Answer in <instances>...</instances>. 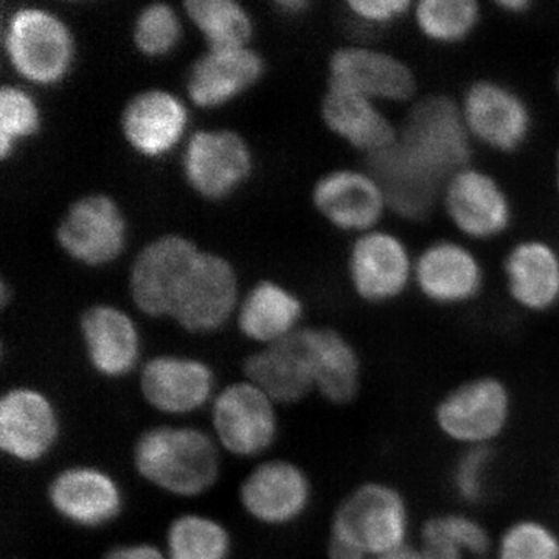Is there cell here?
I'll list each match as a JSON object with an SVG mask.
<instances>
[{"mask_svg": "<svg viewBox=\"0 0 559 559\" xmlns=\"http://www.w3.org/2000/svg\"><path fill=\"white\" fill-rule=\"evenodd\" d=\"M412 511L388 481H364L341 500L331 518L330 559H377L409 546Z\"/></svg>", "mask_w": 559, "mask_h": 559, "instance_id": "1", "label": "cell"}, {"mask_svg": "<svg viewBox=\"0 0 559 559\" xmlns=\"http://www.w3.org/2000/svg\"><path fill=\"white\" fill-rule=\"evenodd\" d=\"M132 463L139 476L160 491L200 498L219 479V444L191 426H154L140 433Z\"/></svg>", "mask_w": 559, "mask_h": 559, "instance_id": "2", "label": "cell"}, {"mask_svg": "<svg viewBox=\"0 0 559 559\" xmlns=\"http://www.w3.org/2000/svg\"><path fill=\"white\" fill-rule=\"evenodd\" d=\"M471 140L460 103L429 95L412 106L396 143L407 159L447 186L455 173L469 167Z\"/></svg>", "mask_w": 559, "mask_h": 559, "instance_id": "3", "label": "cell"}, {"mask_svg": "<svg viewBox=\"0 0 559 559\" xmlns=\"http://www.w3.org/2000/svg\"><path fill=\"white\" fill-rule=\"evenodd\" d=\"M513 396L498 377L481 374L448 390L436 404L433 423L441 436L462 450L492 448L509 429Z\"/></svg>", "mask_w": 559, "mask_h": 559, "instance_id": "4", "label": "cell"}, {"mask_svg": "<svg viewBox=\"0 0 559 559\" xmlns=\"http://www.w3.org/2000/svg\"><path fill=\"white\" fill-rule=\"evenodd\" d=\"M3 50L21 79L36 86H53L72 68L75 43L60 16L39 7H24L7 22Z\"/></svg>", "mask_w": 559, "mask_h": 559, "instance_id": "5", "label": "cell"}, {"mask_svg": "<svg viewBox=\"0 0 559 559\" xmlns=\"http://www.w3.org/2000/svg\"><path fill=\"white\" fill-rule=\"evenodd\" d=\"M202 250L182 235H162L143 246L132 261V304L150 318H173L180 290L197 266Z\"/></svg>", "mask_w": 559, "mask_h": 559, "instance_id": "6", "label": "cell"}, {"mask_svg": "<svg viewBox=\"0 0 559 559\" xmlns=\"http://www.w3.org/2000/svg\"><path fill=\"white\" fill-rule=\"evenodd\" d=\"M212 425L221 450L235 457H259L277 439V404L252 382H234L213 399Z\"/></svg>", "mask_w": 559, "mask_h": 559, "instance_id": "7", "label": "cell"}, {"mask_svg": "<svg viewBox=\"0 0 559 559\" xmlns=\"http://www.w3.org/2000/svg\"><path fill=\"white\" fill-rule=\"evenodd\" d=\"M66 255L90 267L114 263L127 246L128 224L116 200L103 193L86 194L66 210L55 231Z\"/></svg>", "mask_w": 559, "mask_h": 559, "instance_id": "8", "label": "cell"}, {"mask_svg": "<svg viewBox=\"0 0 559 559\" xmlns=\"http://www.w3.org/2000/svg\"><path fill=\"white\" fill-rule=\"evenodd\" d=\"M460 108L471 138L496 153H516L532 135L533 117L527 102L500 81H474Z\"/></svg>", "mask_w": 559, "mask_h": 559, "instance_id": "9", "label": "cell"}, {"mask_svg": "<svg viewBox=\"0 0 559 559\" xmlns=\"http://www.w3.org/2000/svg\"><path fill=\"white\" fill-rule=\"evenodd\" d=\"M248 142L234 130H201L191 134L182 156L190 189L209 201L229 198L252 173Z\"/></svg>", "mask_w": 559, "mask_h": 559, "instance_id": "10", "label": "cell"}, {"mask_svg": "<svg viewBox=\"0 0 559 559\" xmlns=\"http://www.w3.org/2000/svg\"><path fill=\"white\" fill-rule=\"evenodd\" d=\"M238 277L230 261L202 250L180 290L173 320L191 334L215 333L238 311Z\"/></svg>", "mask_w": 559, "mask_h": 559, "instance_id": "11", "label": "cell"}, {"mask_svg": "<svg viewBox=\"0 0 559 559\" xmlns=\"http://www.w3.org/2000/svg\"><path fill=\"white\" fill-rule=\"evenodd\" d=\"M53 401L38 389L11 388L0 399V450L16 462L38 463L60 440Z\"/></svg>", "mask_w": 559, "mask_h": 559, "instance_id": "12", "label": "cell"}, {"mask_svg": "<svg viewBox=\"0 0 559 559\" xmlns=\"http://www.w3.org/2000/svg\"><path fill=\"white\" fill-rule=\"evenodd\" d=\"M415 263L399 235L371 230L359 235L348 255V277L359 299L384 305L400 299L414 278Z\"/></svg>", "mask_w": 559, "mask_h": 559, "instance_id": "13", "label": "cell"}, {"mask_svg": "<svg viewBox=\"0 0 559 559\" xmlns=\"http://www.w3.org/2000/svg\"><path fill=\"white\" fill-rule=\"evenodd\" d=\"M443 204L455 229L473 240H495L513 223L509 193L498 179L479 168L455 173L444 186Z\"/></svg>", "mask_w": 559, "mask_h": 559, "instance_id": "14", "label": "cell"}, {"mask_svg": "<svg viewBox=\"0 0 559 559\" xmlns=\"http://www.w3.org/2000/svg\"><path fill=\"white\" fill-rule=\"evenodd\" d=\"M329 86L342 87L380 103H404L417 92V76L406 61L388 51L362 46L334 50Z\"/></svg>", "mask_w": 559, "mask_h": 559, "instance_id": "15", "label": "cell"}, {"mask_svg": "<svg viewBox=\"0 0 559 559\" xmlns=\"http://www.w3.org/2000/svg\"><path fill=\"white\" fill-rule=\"evenodd\" d=\"M47 499L62 521L81 528L105 527L120 516L124 506L119 481L92 465H73L55 474Z\"/></svg>", "mask_w": 559, "mask_h": 559, "instance_id": "16", "label": "cell"}, {"mask_svg": "<svg viewBox=\"0 0 559 559\" xmlns=\"http://www.w3.org/2000/svg\"><path fill=\"white\" fill-rule=\"evenodd\" d=\"M310 477L296 463L275 459L250 471L240 487V503L246 513L260 524H293L310 509Z\"/></svg>", "mask_w": 559, "mask_h": 559, "instance_id": "17", "label": "cell"}, {"mask_svg": "<svg viewBox=\"0 0 559 559\" xmlns=\"http://www.w3.org/2000/svg\"><path fill=\"white\" fill-rule=\"evenodd\" d=\"M140 393L165 415L193 414L215 399V373L204 360L179 355L154 356L140 369Z\"/></svg>", "mask_w": 559, "mask_h": 559, "instance_id": "18", "label": "cell"}, {"mask_svg": "<svg viewBox=\"0 0 559 559\" xmlns=\"http://www.w3.org/2000/svg\"><path fill=\"white\" fill-rule=\"evenodd\" d=\"M312 205L331 226L367 234L380 224L389 209L380 182L369 171L340 168L314 183Z\"/></svg>", "mask_w": 559, "mask_h": 559, "instance_id": "19", "label": "cell"}, {"mask_svg": "<svg viewBox=\"0 0 559 559\" xmlns=\"http://www.w3.org/2000/svg\"><path fill=\"white\" fill-rule=\"evenodd\" d=\"M414 280L425 299L440 307H459L480 296L485 272L466 246L440 240L415 260Z\"/></svg>", "mask_w": 559, "mask_h": 559, "instance_id": "20", "label": "cell"}, {"mask_svg": "<svg viewBox=\"0 0 559 559\" xmlns=\"http://www.w3.org/2000/svg\"><path fill=\"white\" fill-rule=\"evenodd\" d=\"M189 127V110L170 91L139 92L121 112V134L135 153L160 157L170 153Z\"/></svg>", "mask_w": 559, "mask_h": 559, "instance_id": "21", "label": "cell"}, {"mask_svg": "<svg viewBox=\"0 0 559 559\" xmlns=\"http://www.w3.org/2000/svg\"><path fill=\"white\" fill-rule=\"evenodd\" d=\"M80 334L92 369L108 380L128 377L140 360V333L128 312L92 305L81 314Z\"/></svg>", "mask_w": 559, "mask_h": 559, "instance_id": "22", "label": "cell"}, {"mask_svg": "<svg viewBox=\"0 0 559 559\" xmlns=\"http://www.w3.org/2000/svg\"><path fill=\"white\" fill-rule=\"evenodd\" d=\"M242 373L246 381L266 393L277 406H293L314 392L301 329L249 355L242 364Z\"/></svg>", "mask_w": 559, "mask_h": 559, "instance_id": "23", "label": "cell"}, {"mask_svg": "<svg viewBox=\"0 0 559 559\" xmlns=\"http://www.w3.org/2000/svg\"><path fill=\"white\" fill-rule=\"evenodd\" d=\"M263 73V58L250 47L209 49L191 64L187 94L198 108H219L255 86Z\"/></svg>", "mask_w": 559, "mask_h": 559, "instance_id": "24", "label": "cell"}, {"mask_svg": "<svg viewBox=\"0 0 559 559\" xmlns=\"http://www.w3.org/2000/svg\"><path fill=\"white\" fill-rule=\"evenodd\" d=\"M367 171L380 182L389 209L412 223L428 219L443 194L444 183L407 159L399 143L367 156Z\"/></svg>", "mask_w": 559, "mask_h": 559, "instance_id": "25", "label": "cell"}, {"mask_svg": "<svg viewBox=\"0 0 559 559\" xmlns=\"http://www.w3.org/2000/svg\"><path fill=\"white\" fill-rule=\"evenodd\" d=\"M314 392L334 406H345L359 395L362 384V362L358 349L330 326L301 329Z\"/></svg>", "mask_w": 559, "mask_h": 559, "instance_id": "26", "label": "cell"}, {"mask_svg": "<svg viewBox=\"0 0 559 559\" xmlns=\"http://www.w3.org/2000/svg\"><path fill=\"white\" fill-rule=\"evenodd\" d=\"M323 123L336 138L367 156L399 142L400 130L382 112L380 105L356 92L329 86L322 98Z\"/></svg>", "mask_w": 559, "mask_h": 559, "instance_id": "27", "label": "cell"}, {"mask_svg": "<svg viewBox=\"0 0 559 559\" xmlns=\"http://www.w3.org/2000/svg\"><path fill=\"white\" fill-rule=\"evenodd\" d=\"M507 289L522 310L547 312L559 305V252L543 240H525L503 261Z\"/></svg>", "mask_w": 559, "mask_h": 559, "instance_id": "28", "label": "cell"}, {"mask_svg": "<svg viewBox=\"0 0 559 559\" xmlns=\"http://www.w3.org/2000/svg\"><path fill=\"white\" fill-rule=\"evenodd\" d=\"M304 305L296 294L271 280L253 285L238 307L242 336L266 345L285 340L299 330Z\"/></svg>", "mask_w": 559, "mask_h": 559, "instance_id": "29", "label": "cell"}, {"mask_svg": "<svg viewBox=\"0 0 559 559\" xmlns=\"http://www.w3.org/2000/svg\"><path fill=\"white\" fill-rule=\"evenodd\" d=\"M191 24L200 31L210 50L249 47L253 22L235 0H189L183 3Z\"/></svg>", "mask_w": 559, "mask_h": 559, "instance_id": "30", "label": "cell"}, {"mask_svg": "<svg viewBox=\"0 0 559 559\" xmlns=\"http://www.w3.org/2000/svg\"><path fill=\"white\" fill-rule=\"evenodd\" d=\"M168 559H229L231 538L226 525L205 514L186 513L167 528Z\"/></svg>", "mask_w": 559, "mask_h": 559, "instance_id": "31", "label": "cell"}, {"mask_svg": "<svg viewBox=\"0 0 559 559\" xmlns=\"http://www.w3.org/2000/svg\"><path fill=\"white\" fill-rule=\"evenodd\" d=\"M414 20L426 39L454 46L476 32L481 10L476 0H421L414 7Z\"/></svg>", "mask_w": 559, "mask_h": 559, "instance_id": "32", "label": "cell"}, {"mask_svg": "<svg viewBox=\"0 0 559 559\" xmlns=\"http://www.w3.org/2000/svg\"><path fill=\"white\" fill-rule=\"evenodd\" d=\"M492 559H559V533L547 522L522 518L500 533Z\"/></svg>", "mask_w": 559, "mask_h": 559, "instance_id": "33", "label": "cell"}, {"mask_svg": "<svg viewBox=\"0 0 559 559\" xmlns=\"http://www.w3.org/2000/svg\"><path fill=\"white\" fill-rule=\"evenodd\" d=\"M496 455L492 448L462 450L450 473V485L463 506L480 507L491 496Z\"/></svg>", "mask_w": 559, "mask_h": 559, "instance_id": "34", "label": "cell"}, {"mask_svg": "<svg viewBox=\"0 0 559 559\" xmlns=\"http://www.w3.org/2000/svg\"><path fill=\"white\" fill-rule=\"evenodd\" d=\"M182 38L178 11L165 2H154L139 11L132 28L135 49L148 58L171 53Z\"/></svg>", "mask_w": 559, "mask_h": 559, "instance_id": "35", "label": "cell"}, {"mask_svg": "<svg viewBox=\"0 0 559 559\" xmlns=\"http://www.w3.org/2000/svg\"><path fill=\"white\" fill-rule=\"evenodd\" d=\"M38 105L27 91L16 86L0 90V157L3 160L13 153L21 140L32 138L39 131Z\"/></svg>", "mask_w": 559, "mask_h": 559, "instance_id": "36", "label": "cell"}, {"mask_svg": "<svg viewBox=\"0 0 559 559\" xmlns=\"http://www.w3.org/2000/svg\"><path fill=\"white\" fill-rule=\"evenodd\" d=\"M421 530L447 540L468 559L491 557L495 549L488 528L473 514L463 511L433 514L423 524Z\"/></svg>", "mask_w": 559, "mask_h": 559, "instance_id": "37", "label": "cell"}, {"mask_svg": "<svg viewBox=\"0 0 559 559\" xmlns=\"http://www.w3.org/2000/svg\"><path fill=\"white\" fill-rule=\"evenodd\" d=\"M347 9L359 24L384 28L407 16L414 5L409 0H349Z\"/></svg>", "mask_w": 559, "mask_h": 559, "instance_id": "38", "label": "cell"}, {"mask_svg": "<svg viewBox=\"0 0 559 559\" xmlns=\"http://www.w3.org/2000/svg\"><path fill=\"white\" fill-rule=\"evenodd\" d=\"M103 559H168V557L154 544L135 543L114 547Z\"/></svg>", "mask_w": 559, "mask_h": 559, "instance_id": "39", "label": "cell"}, {"mask_svg": "<svg viewBox=\"0 0 559 559\" xmlns=\"http://www.w3.org/2000/svg\"><path fill=\"white\" fill-rule=\"evenodd\" d=\"M496 7H499L503 13L521 16L532 10L533 3L530 0H500L496 2Z\"/></svg>", "mask_w": 559, "mask_h": 559, "instance_id": "40", "label": "cell"}, {"mask_svg": "<svg viewBox=\"0 0 559 559\" xmlns=\"http://www.w3.org/2000/svg\"><path fill=\"white\" fill-rule=\"evenodd\" d=\"M275 5H277L283 13L288 14H299L301 11L310 9V2H307V0H278Z\"/></svg>", "mask_w": 559, "mask_h": 559, "instance_id": "41", "label": "cell"}, {"mask_svg": "<svg viewBox=\"0 0 559 559\" xmlns=\"http://www.w3.org/2000/svg\"><path fill=\"white\" fill-rule=\"evenodd\" d=\"M377 559H423L421 555H419V550L417 546L404 547L399 551H393V554L385 555V557L377 558Z\"/></svg>", "mask_w": 559, "mask_h": 559, "instance_id": "42", "label": "cell"}, {"mask_svg": "<svg viewBox=\"0 0 559 559\" xmlns=\"http://www.w3.org/2000/svg\"><path fill=\"white\" fill-rule=\"evenodd\" d=\"M9 296V285L5 282L0 283V304H2V307H5Z\"/></svg>", "mask_w": 559, "mask_h": 559, "instance_id": "43", "label": "cell"}, {"mask_svg": "<svg viewBox=\"0 0 559 559\" xmlns=\"http://www.w3.org/2000/svg\"><path fill=\"white\" fill-rule=\"evenodd\" d=\"M557 180H558V191H559V151H558V159H557Z\"/></svg>", "mask_w": 559, "mask_h": 559, "instance_id": "44", "label": "cell"}, {"mask_svg": "<svg viewBox=\"0 0 559 559\" xmlns=\"http://www.w3.org/2000/svg\"><path fill=\"white\" fill-rule=\"evenodd\" d=\"M557 90L559 92V70H558V73H557Z\"/></svg>", "mask_w": 559, "mask_h": 559, "instance_id": "45", "label": "cell"}, {"mask_svg": "<svg viewBox=\"0 0 559 559\" xmlns=\"http://www.w3.org/2000/svg\"><path fill=\"white\" fill-rule=\"evenodd\" d=\"M481 559H492L491 557H488V558H481Z\"/></svg>", "mask_w": 559, "mask_h": 559, "instance_id": "46", "label": "cell"}]
</instances>
